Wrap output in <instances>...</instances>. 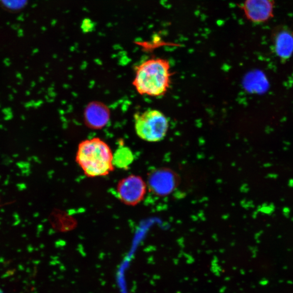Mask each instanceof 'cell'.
Listing matches in <instances>:
<instances>
[{"label": "cell", "mask_w": 293, "mask_h": 293, "mask_svg": "<svg viewBox=\"0 0 293 293\" xmlns=\"http://www.w3.org/2000/svg\"><path fill=\"white\" fill-rule=\"evenodd\" d=\"M172 73L170 63L162 58H152L135 68L133 85L141 95L160 97L168 91Z\"/></svg>", "instance_id": "6da1fadb"}, {"label": "cell", "mask_w": 293, "mask_h": 293, "mask_svg": "<svg viewBox=\"0 0 293 293\" xmlns=\"http://www.w3.org/2000/svg\"><path fill=\"white\" fill-rule=\"evenodd\" d=\"M114 153L109 146L99 137L87 139L79 143L75 161L89 178L103 176L115 170Z\"/></svg>", "instance_id": "7a4b0ae2"}, {"label": "cell", "mask_w": 293, "mask_h": 293, "mask_svg": "<svg viewBox=\"0 0 293 293\" xmlns=\"http://www.w3.org/2000/svg\"><path fill=\"white\" fill-rule=\"evenodd\" d=\"M134 126L139 138L146 142H157L166 136L169 122L161 111L148 109L135 114Z\"/></svg>", "instance_id": "3957f363"}, {"label": "cell", "mask_w": 293, "mask_h": 293, "mask_svg": "<svg viewBox=\"0 0 293 293\" xmlns=\"http://www.w3.org/2000/svg\"><path fill=\"white\" fill-rule=\"evenodd\" d=\"M146 184L139 175L131 174L120 180L116 187L119 200L129 206L141 202L146 192Z\"/></svg>", "instance_id": "277c9868"}, {"label": "cell", "mask_w": 293, "mask_h": 293, "mask_svg": "<svg viewBox=\"0 0 293 293\" xmlns=\"http://www.w3.org/2000/svg\"><path fill=\"white\" fill-rule=\"evenodd\" d=\"M177 178L173 171L165 168L152 172L148 176V186L150 190L158 196H166L174 190Z\"/></svg>", "instance_id": "5b68a950"}, {"label": "cell", "mask_w": 293, "mask_h": 293, "mask_svg": "<svg viewBox=\"0 0 293 293\" xmlns=\"http://www.w3.org/2000/svg\"><path fill=\"white\" fill-rule=\"evenodd\" d=\"M241 9L246 19L254 24L264 23L273 16L272 0H244Z\"/></svg>", "instance_id": "8992f818"}, {"label": "cell", "mask_w": 293, "mask_h": 293, "mask_svg": "<svg viewBox=\"0 0 293 293\" xmlns=\"http://www.w3.org/2000/svg\"><path fill=\"white\" fill-rule=\"evenodd\" d=\"M110 111L107 106L98 101L89 103L84 111V119L86 126L94 130L105 127L110 121Z\"/></svg>", "instance_id": "52a82bcc"}, {"label": "cell", "mask_w": 293, "mask_h": 293, "mask_svg": "<svg viewBox=\"0 0 293 293\" xmlns=\"http://www.w3.org/2000/svg\"><path fill=\"white\" fill-rule=\"evenodd\" d=\"M273 48L282 63L289 59L293 54V31L287 27L278 28L273 33Z\"/></svg>", "instance_id": "ba28073f"}, {"label": "cell", "mask_w": 293, "mask_h": 293, "mask_svg": "<svg viewBox=\"0 0 293 293\" xmlns=\"http://www.w3.org/2000/svg\"><path fill=\"white\" fill-rule=\"evenodd\" d=\"M134 160V156L129 148L121 147L114 153L113 163L114 166L126 170Z\"/></svg>", "instance_id": "9c48e42d"}, {"label": "cell", "mask_w": 293, "mask_h": 293, "mask_svg": "<svg viewBox=\"0 0 293 293\" xmlns=\"http://www.w3.org/2000/svg\"><path fill=\"white\" fill-rule=\"evenodd\" d=\"M27 0H0L4 7L12 10H17L23 8Z\"/></svg>", "instance_id": "30bf717a"}, {"label": "cell", "mask_w": 293, "mask_h": 293, "mask_svg": "<svg viewBox=\"0 0 293 293\" xmlns=\"http://www.w3.org/2000/svg\"><path fill=\"white\" fill-rule=\"evenodd\" d=\"M0 293H3V292L2 290H0Z\"/></svg>", "instance_id": "8fae6325"}]
</instances>
